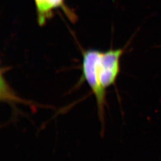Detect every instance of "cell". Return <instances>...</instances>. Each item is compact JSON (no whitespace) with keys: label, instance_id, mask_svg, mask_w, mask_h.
I'll use <instances>...</instances> for the list:
<instances>
[{"label":"cell","instance_id":"cell-1","mask_svg":"<svg viewBox=\"0 0 161 161\" xmlns=\"http://www.w3.org/2000/svg\"><path fill=\"white\" fill-rule=\"evenodd\" d=\"M125 47L106 51L86 49L82 52L81 76L77 86L86 82L96 99L98 115L103 127L107 90L115 86L121 71Z\"/></svg>","mask_w":161,"mask_h":161},{"label":"cell","instance_id":"cell-2","mask_svg":"<svg viewBox=\"0 0 161 161\" xmlns=\"http://www.w3.org/2000/svg\"><path fill=\"white\" fill-rule=\"evenodd\" d=\"M34 1L37 22L40 26L46 25L58 10H62L70 22L75 23L77 20L76 14L66 5L65 0H34Z\"/></svg>","mask_w":161,"mask_h":161}]
</instances>
